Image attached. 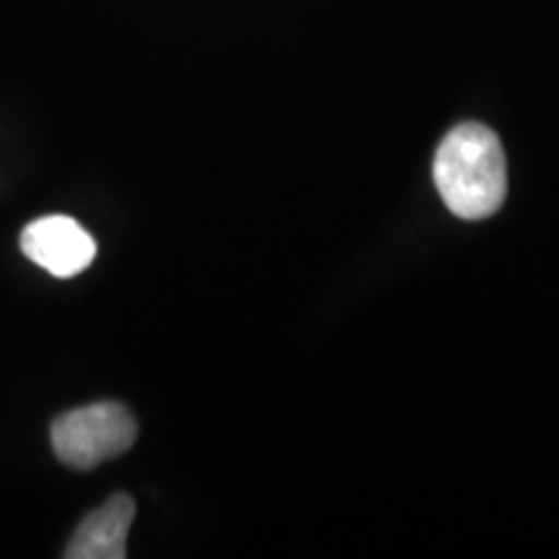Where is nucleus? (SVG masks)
Returning a JSON list of instances; mask_svg holds the SVG:
<instances>
[{"mask_svg": "<svg viewBox=\"0 0 559 559\" xmlns=\"http://www.w3.org/2000/svg\"><path fill=\"white\" fill-rule=\"evenodd\" d=\"M21 251L55 277H75L94 262L96 241L70 215H45L24 228Z\"/></svg>", "mask_w": 559, "mask_h": 559, "instance_id": "nucleus-3", "label": "nucleus"}, {"mask_svg": "<svg viewBox=\"0 0 559 559\" xmlns=\"http://www.w3.org/2000/svg\"><path fill=\"white\" fill-rule=\"evenodd\" d=\"M135 519V500L117 492L99 510L81 523L70 539L66 559H124L128 557V534Z\"/></svg>", "mask_w": 559, "mask_h": 559, "instance_id": "nucleus-4", "label": "nucleus"}, {"mask_svg": "<svg viewBox=\"0 0 559 559\" xmlns=\"http://www.w3.org/2000/svg\"><path fill=\"white\" fill-rule=\"evenodd\" d=\"M432 177L445 207L456 218H489L508 194V164L500 138L479 122L459 124L440 143Z\"/></svg>", "mask_w": 559, "mask_h": 559, "instance_id": "nucleus-1", "label": "nucleus"}, {"mask_svg": "<svg viewBox=\"0 0 559 559\" xmlns=\"http://www.w3.org/2000/svg\"><path fill=\"white\" fill-rule=\"evenodd\" d=\"M138 438V419L124 404L99 402L70 409L52 423V449L73 469H94L122 456Z\"/></svg>", "mask_w": 559, "mask_h": 559, "instance_id": "nucleus-2", "label": "nucleus"}]
</instances>
